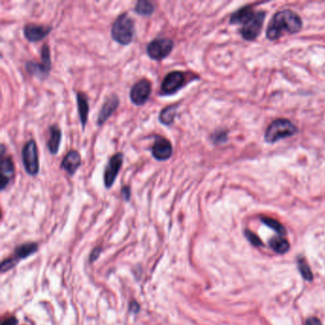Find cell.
I'll use <instances>...</instances> for the list:
<instances>
[{
  "mask_svg": "<svg viewBox=\"0 0 325 325\" xmlns=\"http://www.w3.org/2000/svg\"><path fill=\"white\" fill-rule=\"evenodd\" d=\"M17 262H18V259L16 257H13V258H10V259H7V261H4L2 263V265H1V271L2 272L8 271L12 267L15 266V264H16Z\"/></svg>",
  "mask_w": 325,
  "mask_h": 325,
  "instance_id": "cell-25",
  "label": "cell"
},
{
  "mask_svg": "<svg viewBox=\"0 0 325 325\" xmlns=\"http://www.w3.org/2000/svg\"><path fill=\"white\" fill-rule=\"evenodd\" d=\"M265 19V12H255L250 6L243 7L235 12L231 18L230 23L241 24L240 34L246 40H254L262 32Z\"/></svg>",
  "mask_w": 325,
  "mask_h": 325,
  "instance_id": "cell-1",
  "label": "cell"
},
{
  "mask_svg": "<svg viewBox=\"0 0 325 325\" xmlns=\"http://www.w3.org/2000/svg\"><path fill=\"white\" fill-rule=\"evenodd\" d=\"M131 193H131L130 186L125 185V186L122 187V189H121V194H122V197H123V199L126 202H128L131 199Z\"/></svg>",
  "mask_w": 325,
  "mask_h": 325,
  "instance_id": "cell-27",
  "label": "cell"
},
{
  "mask_svg": "<svg viewBox=\"0 0 325 325\" xmlns=\"http://www.w3.org/2000/svg\"><path fill=\"white\" fill-rule=\"evenodd\" d=\"M81 165V156L78 151L71 150L63 158L60 163V168L73 176L78 171L79 166Z\"/></svg>",
  "mask_w": 325,
  "mask_h": 325,
  "instance_id": "cell-15",
  "label": "cell"
},
{
  "mask_svg": "<svg viewBox=\"0 0 325 325\" xmlns=\"http://www.w3.org/2000/svg\"><path fill=\"white\" fill-rule=\"evenodd\" d=\"M155 10V4L148 0H140L135 6V12L142 17H151L154 14Z\"/></svg>",
  "mask_w": 325,
  "mask_h": 325,
  "instance_id": "cell-19",
  "label": "cell"
},
{
  "mask_svg": "<svg viewBox=\"0 0 325 325\" xmlns=\"http://www.w3.org/2000/svg\"><path fill=\"white\" fill-rule=\"evenodd\" d=\"M139 308H140L139 304H138V303H136V302H132V304H131V306H130L131 311H134V312H136V313L139 311Z\"/></svg>",
  "mask_w": 325,
  "mask_h": 325,
  "instance_id": "cell-31",
  "label": "cell"
},
{
  "mask_svg": "<svg viewBox=\"0 0 325 325\" xmlns=\"http://www.w3.org/2000/svg\"><path fill=\"white\" fill-rule=\"evenodd\" d=\"M177 110H178V104L166 106L160 111L158 115V120L160 121V123L166 126L174 123Z\"/></svg>",
  "mask_w": 325,
  "mask_h": 325,
  "instance_id": "cell-18",
  "label": "cell"
},
{
  "mask_svg": "<svg viewBox=\"0 0 325 325\" xmlns=\"http://www.w3.org/2000/svg\"><path fill=\"white\" fill-rule=\"evenodd\" d=\"M212 141L215 144H220L227 141V134L225 132H216L212 136Z\"/></svg>",
  "mask_w": 325,
  "mask_h": 325,
  "instance_id": "cell-24",
  "label": "cell"
},
{
  "mask_svg": "<svg viewBox=\"0 0 325 325\" xmlns=\"http://www.w3.org/2000/svg\"><path fill=\"white\" fill-rule=\"evenodd\" d=\"M173 146L171 141L161 136L155 137V142L152 147L153 157L159 161H165L172 157Z\"/></svg>",
  "mask_w": 325,
  "mask_h": 325,
  "instance_id": "cell-12",
  "label": "cell"
},
{
  "mask_svg": "<svg viewBox=\"0 0 325 325\" xmlns=\"http://www.w3.org/2000/svg\"><path fill=\"white\" fill-rule=\"evenodd\" d=\"M61 137V130L57 125H53L50 127V139L47 142V146L52 155H56L58 153Z\"/></svg>",
  "mask_w": 325,
  "mask_h": 325,
  "instance_id": "cell-17",
  "label": "cell"
},
{
  "mask_svg": "<svg viewBox=\"0 0 325 325\" xmlns=\"http://www.w3.org/2000/svg\"><path fill=\"white\" fill-rule=\"evenodd\" d=\"M124 155L122 153H116L112 158L109 159L108 164L106 165L104 171V185L107 189H110L120 172V169L123 165Z\"/></svg>",
  "mask_w": 325,
  "mask_h": 325,
  "instance_id": "cell-10",
  "label": "cell"
},
{
  "mask_svg": "<svg viewBox=\"0 0 325 325\" xmlns=\"http://www.w3.org/2000/svg\"><path fill=\"white\" fill-rule=\"evenodd\" d=\"M302 27V21L299 16L291 10H283L273 17L267 27L266 36L276 40L284 34H297Z\"/></svg>",
  "mask_w": 325,
  "mask_h": 325,
  "instance_id": "cell-2",
  "label": "cell"
},
{
  "mask_svg": "<svg viewBox=\"0 0 325 325\" xmlns=\"http://www.w3.org/2000/svg\"><path fill=\"white\" fill-rule=\"evenodd\" d=\"M270 246L279 254H284L289 250V242L283 237H273L270 240Z\"/></svg>",
  "mask_w": 325,
  "mask_h": 325,
  "instance_id": "cell-20",
  "label": "cell"
},
{
  "mask_svg": "<svg viewBox=\"0 0 325 325\" xmlns=\"http://www.w3.org/2000/svg\"><path fill=\"white\" fill-rule=\"evenodd\" d=\"M22 162L25 171L30 176H37L39 173V160H38V151L37 146L34 140L27 141L22 148Z\"/></svg>",
  "mask_w": 325,
  "mask_h": 325,
  "instance_id": "cell-7",
  "label": "cell"
},
{
  "mask_svg": "<svg viewBox=\"0 0 325 325\" xmlns=\"http://www.w3.org/2000/svg\"><path fill=\"white\" fill-rule=\"evenodd\" d=\"M99 254H100V249H99V248L95 249V250L93 251V253L91 254V258H90V261H91V262H94V261H96L97 257H98Z\"/></svg>",
  "mask_w": 325,
  "mask_h": 325,
  "instance_id": "cell-30",
  "label": "cell"
},
{
  "mask_svg": "<svg viewBox=\"0 0 325 325\" xmlns=\"http://www.w3.org/2000/svg\"><path fill=\"white\" fill-rule=\"evenodd\" d=\"M118 106H119V97H117V95L112 94L111 96L107 97L105 102L103 103L97 115V126H102L105 123L106 121L116 111Z\"/></svg>",
  "mask_w": 325,
  "mask_h": 325,
  "instance_id": "cell-13",
  "label": "cell"
},
{
  "mask_svg": "<svg viewBox=\"0 0 325 325\" xmlns=\"http://www.w3.org/2000/svg\"><path fill=\"white\" fill-rule=\"evenodd\" d=\"M18 323V319L15 316H10V317H6L3 321H2V325H17Z\"/></svg>",
  "mask_w": 325,
  "mask_h": 325,
  "instance_id": "cell-28",
  "label": "cell"
},
{
  "mask_svg": "<svg viewBox=\"0 0 325 325\" xmlns=\"http://www.w3.org/2000/svg\"><path fill=\"white\" fill-rule=\"evenodd\" d=\"M299 271L301 273L302 277L306 280V281H312L313 279V274L312 271L309 267V265L306 264V262L304 259H299Z\"/></svg>",
  "mask_w": 325,
  "mask_h": 325,
  "instance_id": "cell-23",
  "label": "cell"
},
{
  "mask_svg": "<svg viewBox=\"0 0 325 325\" xmlns=\"http://www.w3.org/2000/svg\"><path fill=\"white\" fill-rule=\"evenodd\" d=\"M136 34L135 20L128 16L127 13L120 14L114 20L111 35L114 41L118 44L127 46L132 43L133 38Z\"/></svg>",
  "mask_w": 325,
  "mask_h": 325,
  "instance_id": "cell-3",
  "label": "cell"
},
{
  "mask_svg": "<svg viewBox=\"0 0 325 325\" xmlns=\"http://www.w3.org/2000/svg\"><path fill=\"white\" fill-rule=\"evenodd\" d=\"M198 79V77L192 78L189 73H184L181 71L170 72L162 80L159 94L161 96L174 95L183 88L189 81Z\"/></svg>",
  "mask_w": 325,
  "mask_h": 325,
  "instance_id": "cell-4",
  "label": "cell"
},
{
  "mask_svg": "<svg viewBox=\"0 0 325 325\" xmlns=\"http://www.w3.org/2000/svg\"><path fill=\"white\" fill-rule=\"evenodd\" d=\"M152 94V83L147 79H142L134 84L130 92V99L136 106L144 105Z\"/></svg>",
  "mask_w": 325,
  "mask_h": 325,
  "instance_id": "cell-9",
  "label": "cell"
},
{
  "mask_svg": "<svg viewBox=\"0 0 325 325\" xmlns=\"http://www.w3.org/2000/svg\"><path fill=\"white\" fill-rule=\"evenodd\" d=\"M245 234H246V237H248V239H249L253 244H255L256 246H258V245H261V244H262V241H261L259 237H257V236H256L255 234H254V233H252L251 231H246V232H245Z\"/></svg>",
  "mask_w": 325,
  "mask_h": 325,
  "instance_id": "cell-26",
  "label": "cell"
},
{
  "mask_svg": "<svg viewBox=\"0 0 325 325\" xmlns=\"http://www.w3.org/2000/svg\"><path fill=\"white\" fill-rule=\"evenodd\" d=\"M52 27L45 25H37L29 23L24 26L23 32L27 40L30 42H37L43 40L46 36L51 33Z\"/></svg>",
  "mask_w": 325,
  "mask_h": 325,
  "instance_id": "cell-14",
  "label": "cell"
},
{
  "mask_svg": "<svg viewBox=\"0 0 325 325\" xmlns=\"http://www.w3.org/2000/svg\"><path fill=\"white\" fill-rule=\"evenodd\" d=\"M261 220L267 226L271 227L273 230H275L281 236H284L285 235V233H286L285 229H284V227L281 225V223L278 220H274V219H271V218H267V217H263Z\"/></svg>",
  "mask_w": 325,
  "mask_h": 325,
  "instance_id": "cell-22",
  "label": "cell"
},
{
  "mask_svg": "<svg viewBox=\"0 0 325 325\" xmlns=\"http://www.w3.org/2000/svg\"><path fill=\"white\" fill-rule=\"evenodd\" d=\"M41 63L28 61L26 63V71L29 75L35 76L38 79H44L48 77L52 70L51 52L49 45L44 44L41 48Z\"/></svg>",
  "mask_w": 325,
  "mask_h": 325,
  "instance_id": "cell-6",
  "label": "cell"
},
{
  "mask_svg": "<svg viewBox=\"0 0 325 325\" xmlns=\"http://www.w3.org/2000/svg\"><path fill=\"white\" fill-rule=\"evenodd\" d=\"M305 325H321V322L318 318L312 316V317H309L305 321Z\"/></svg>",
  "mask_w": 325,
  "mask_h": 325,
  "instance_id": "cell-29",
  "label": "cell"
},
{
  "mask_svg": "<svg viewBox=\"0 0 325 325\" xmlns=\"http://www.w3.org/2000/svg\"><path fill=\"white\" fill-rule=\"evenodd\" d=\"M175 43L171 38L158 37L147 45L146 52L150 58L160 61L166 58L174 49Z\"/></svg>",
  "mask_w": 325,
  "mask_h": 325,
  "instance_id": "cell-8",
  "label": "cell"
},
{
  "mask_svg": "<svg viewBox=\"0 0 325 325\" xmlns=\"http://www.w3.org/2000/svg\"><path fill=\"white\" fill-rule=\"evenodd\" d=\"M77 103H78V110H79V118L82 125L83 131L85 130L86 124L88 121L89 114V102L87 96L82 93L78 92L77 93Z\"/></svg>",
  "mask_w": 325,
  "mask_h": 325,
  "instance_id": "cell-16",
  "label": "cell"
},
{
  "mask_svg": "<svg viewBox=\"0 0 325 325\" xmlns=\"http://www.w3.org/2000/svg\"><path fill=\"white\" fill-rule=\"evenodd\" d=\"M36 250H37V245L35 243H26V244H23V245L18 247V249L16 250L15 257L17 259L25 258L27 256L34 254Z\"/></svg>",
  "mask_w": 325,
  "mask_h": 325,
  "instance_id": "cell-21",
  "label": "cell"
},
{
  "mask_svg": "<svg viewBox=\"0 0 325 325\" xmlns=\"http://www.w3.org/2000/svg\"><path fill=\"white\" fill-rule=\"evenodd\" d=\"M298 132V128L295 124L292 123L290 120L285 118H280L274 120L272 123L268 126L265 132V141L268 143H275L277 141L289 138Z\"/></svg>",
  "mask_w": 325,
  "mask_h": 325,
  "instance_id": "cell-5",
  "label": "cell"
},
{
  "mask_svg": "<svg viewBox=\"0 0 325 325\" xmlns=\"http://www.w3.org/2000/svg\"><path fill=\"white\" fill-rule=\"evenodd\" d=\"M6 147L4 144H1L0 156H1V190L4 191L8 186L12 179L15 177L16 169L13 161V158L10 156L5 157Z\"/></svg>",
  "mask_w": 325,
  "mask_h": 325,
  "instance_id": "cell-11",
  "label": "cell"
}]
</instances>
